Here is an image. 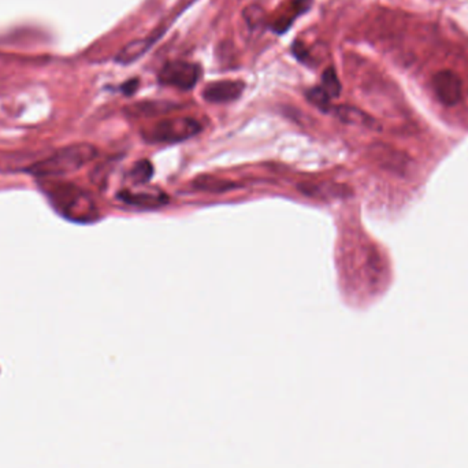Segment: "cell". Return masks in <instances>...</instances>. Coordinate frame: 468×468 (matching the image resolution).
Here are the masks:
<instances>
[{"label": "cell", "instance_id": "8", "mask_svg": "<svg viewBox=\"0 0 468 468\" xmlns=\"http://www.w3.org/2000/svg\"><path fill=\"white\" fill-rule=\"evenodd\" d=\"M119 197L130 206L143 208H156L164 206L169 197L162 192H124Z\"/></svg>", "mask_w": 468, "mask_h": 468}, {"label": "cell", "instance_id": "5", "mask_svg": "<svg viewBox=\"0 0 468 468\" xmlns=\"http://www.w3.org/2000/svg\"><path fill=\"white\" fill-rule=\"evenodd\" d=\"M433 89L437 99L443 105L452 107L460 102L463 86L460 77L452 70H441L433 77Z\"/></svg>", "mask_w": 468, "mask_h": 468}, {"label": "cell", "instance_id": "1", "mask_svg": "<svg viewBox=\"0 0 468 468\" xmlns=\"http://www.w3.org/2000/svg\"><path fill=\"white\" fill-rule=\"evenodd\" d=\"M98 155V150L92 144L77 143L66 145L52 155L37 160L27 171L39 178H55L74 173L92 162Z\"/></svg>", "mask_w": 468, "mask_h": 468}, {"label": "cell", "instance_id": "17", "mask_svg": "<svg viewBox=\"0 0 468 468\" xmlns=\"http://www.w3.org/2000/svg\"><path fill=\"white\" fill-rule=\"evenodd\" d=\"M307 99L311 102L315 107H318L319 110L322 111H330L332 110V98L320 88V86H316V88H312L308 92H307Z\"/></svg>", "mask_w": 468, "mask_h": 468}, {"label": "cell", "instance_id": "13", "mask_svg": "<svg viewBox=\"0 0 468 468\" xmlns=\"http://www.w3.org/2000/svg\"><path fill=\"white\" fill-rule=\"evenodd\" d=\"M193 186L197 190H202V192L222 193V192H229L230 189H234L235 183L228 181V180L216 178V177H212V176H202V177L195 180Z\"/></svg>", "mask_w": 468, "mask_h": 468}, {"label": "cell", "instance_id": "3", "mask_svg": "<svg viewBox=\"0 0 468 468\" xmlns=\"http://www.w3.org/2000/svg\"><path fill=\"white\" fill-rule=\"evenodd\" d=\"M202 125L193 118H166L143 130V137L152 144H174L200 133Z\"/></svg>", "mask_w": 468, "mask_h": 468}, {"label": "cell", "instance_id": "15", "mask_svg": "<svg viewBox=\"0 0 468 468\" xmlns=\"http://www.w3.org/2000/svg\"><path fill=\"white\" fill-rule=\"evenodd\" d=\"M320 88L333 99L338 98L341 93V82L338 79L337 73L334 67H327L322 74V85Z\"/></svg>", "mask_w": 468, "mask_h": 468}, {"label": "cell", "instance_id": "14", "mask_svg": "<svg viewBox=\"0 0 468 468\" xmlns=\"http://www.w3.org/2000/svg\"><path fill=\"white\" fill-rule=\"evenodd\" d=\"M242 17L252 30H259L266 24V13L258 4H251L244 8Z\"/></svg>", "mask_w": 468, "mask_h": 468}, {"label": "cell", "instance_id": "19", "mask_svg": "<svg viewBox=\"0 0 468 468\" xmlns=\"http://www.w3.org/2000/svg\"><path fill=\"white\" fill-rule=\"evenodd\" d=\"M137 85H138V79H130L129 82H126L125 85H124V92L125 93H128V95H130V93H133L136 89H137Z\"/></svg>", "mask_w": 468, "mask_h": 468}, {"label": "cell", "instance_id": "4", "mask_svg": "<svg viewBox=\"0 0 468 468\" xmlns=\"http://www.w3.org/2000/svg\"><path fill=\"white\" fill-rule=\"evenodd\" d=\"M202 74V69L196 63L183 62V60H174L166 63L160 73L159 81L163 85L174 86L181 91L192 89Z\"/></svg>", "mask_w": 468, "mask_h": 468}, {"label": "cell", "instance_id": "16", "mask_svg": "<svg viewBox=\"0 0 468 468\" xmlns=\"http://www.w3.org/2000/svg\"><path fill=\"white\" fill-rule=\"evenodd\" d=\"M152 176H154V167L151 162L145 159L137 162L130 171V178L136 183H145L151 180Z\"/></svg>", "mask_w": 468, "mask_h": 468}, {"label": "cell", "instance_id": "6", "mask_svg": "<svg viewBox=\"0 0 468 468\" xmlns=\"http://www.w3.org/2000/svg\"><path fill=\"white\" fill-rule=\"evenodd\" d=\"M245 89V84L237 79H223L208 84L203 98L208 103H230L237 100Z\"/></svg>", "mask_w": 468, "mask_h": 468}, {"label": "cell", "instance_id": "2", "mask_svg": "<svg viewBox=\"0 0 468 468\" xmlns=\"http://www.w3.org/2000/svg\"><path fill=\"white\" fill-rule=\"evenodd\" d=\"M52 206L63 216L76 222H91L98 216L92 197L72 183H52L46 189Z\"/></svg>", "mask_w": 468, "mask_h": 468}, {"label": "cell", "instance_id": "12", "mask_svg": "<svg viewBox=\"0 0 468 468\" xmlns=\"http://www.w3.org/2000/svg\"><path fill=\"white\" fill-rule=\"evenodd\" d=\"M310 6H311V0H292L287 13H286L285 15H282L280 20L275 21V24L273 25V29L277 33H284L286 29L292 25L293 20L297 15L303 14L304 11H307L310 8Z\"/></svg>", "mask_w": 468, "mask_h": 468}, {"label": "cell", "instance_id": "9", "mask_svg": "<svg viewBox=\"0 0 468 468\" xmlns=\"http://www.w3.org/2000/svg\"><path fill=\"white\" fill-rule=\"evenodd\" d=\"M155 37H145V39H138V40H133L130 41L129 44H126L121 51L118 52V55L115 56V62L121 63V65H130L136 60H138L145 52L151 48V46L154 44Z\"/></svg>", "mask_w": 468, "mask_h": 468}, {"label": "cell", "instance_id": "18", "mask_svg": "<svg viewBox=\"0 0 468 468\" xmlns=\"http://www.w3.org/2000/svg\"><path fill=\"white\" fill-rule=\"evenodd\" d=\"M293 55L303 63H310L311 62V53L307 51V48L304 47V44L301 41H294L293 47H292Z\"/></svg>", "mask_w": 468, "mask_h": 468}, {"label": "cell", "instance_id": "7", "mask_svg": "<svg viewBox=\"0 0 468 468\" xmlns=\"http://www.w3.org/2000/svg\"><path fill=\"white\" fill-rule=\"evenodd\" d=\"M334 114L339 121L349 124V125H358V126H363L367 129L379 130V125L378 122L370 117L367 112H364L362 110L356 108V107H351V105H338L334 107Z\"/></svg>", "mask_w": 468, "mask_h": 468}, {"label": "cell", "instance_id": "10", "mask_svg": "<svg viewBox=\"0 0 468 468\" xmlns=\"http://www.w3.org/2000/svg\"><path fill=\"white\" fill-rule=\"evenodd\" d=\"M301 193L313 197V199H327V197H337L344 193V188L338 186L336 183L329 182H318V183H301L299 185Z\"/></svg>", "mask_w": 468, "mask_h": 468}, {"label": "cell", "instance_id": "11", "mask_svg": "<svg viewBox=\"0 0 468 468\" xmlns=\"http://www.w3.org/2000/svg\"><path fill=\"white\" fill-rule=\"evenodd\" d=\"M178 105L171 102H141L130 107V112L134 117H157L177 110Z\"/></svg>", "mask_w": 468, "mask_h": 468}]
</instances>
